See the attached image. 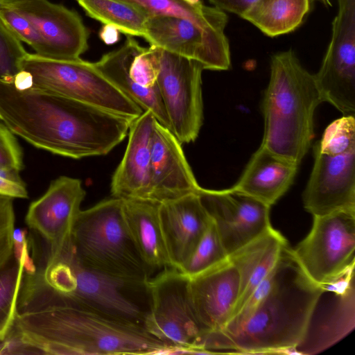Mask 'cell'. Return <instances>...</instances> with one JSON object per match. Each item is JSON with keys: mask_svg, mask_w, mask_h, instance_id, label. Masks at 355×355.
<instances>
[{"mask_svg": "<svg viewBox=\"0 0 355 355\" xmlns=\"http://www.w3.org/2000/svg\"><path fill=\"white\" fill-rule=\"evenodd\" d=\"M197 193L210 214L229 256L272 227L270 207L232 190L200 187Z\"/></svg>", "mask_w": 355, "mask_h": 355, "instance_id": "obj_14", "label": "cell"}, {"mask_svg": "<svg viewBox=\"0 0 355 355\" xmlns=\"http://www.w3.org/2000/svg\"><path fill=\"white\" fill-rule=\"evenodd\" d=\"M241 277L228 259L189 278V290L199 322L207 332L222 330L231 318L241 291Z\"/></svg>", "mask_w": 355, "mask_h": 355, "instance_id": "obj_19", "label": "cell"}, {"mask_svg": "<svg viewBox=\"0 0 355 355\" xmlns=\"http://www.w3.org/2000/svg\"><path fill=\"white\" fill-rule=\"evenodd\" d=\"M355 210L313 216L308 235L291 252L305 274L315 283H336L355 264Z\"/></svg>", "mask_w": 355, "mask_h": 355, "instance_id": "obj_9", "label": "cell"}, {"mask_svg": "<svg viewBox=\"0 0 355 355\" xmlns=\"http://www.w3.org/2000/svg\"><path fill=\"white\" fill-rule=\"evenodd\" d=\"M200 188L182 144L169 129L155 120L147 201L161 204L197 193Z\"/></svg>", "mask_w": 355, "mask_h": 355, "instance_id": "obj_18", "label": "cell"}, {"mask_svg": "<svg viewBox=\"0 0 355 355\" xmlns=\"http://www.w3.org/2000/svg\"><path fill=\"white\" fill-rule=\"evenodd\" d=\"M147 282L88 267L76 257L70 244L34 270H24L17 313L83 306L144 327L150 309Z\"/></svg>", "mask_w": 355, "mask_h": 355, "instance_id": "obj_3", "label": "cell"}, {"mask_svg": "<svg viewBox=\"0 0 355 355\" xmlns=\"http://www.w3.org/2000/svg\"><path fill=\"white\" fill-rule=\"evenodd\" d=\"M314 163L302 194L313 216L355 210V150L328 155L313 146Z\"/></svg>", "mask_w": 355, "mask_h": 355, "instance_id": "obj_16", "label": "cell"}, {"mask_svg": "<svg viewBox=\"0 0 355 355\" xmlns=\"http://www.w3.org/2000/svg\"><path fill=\"white\" fill-rule=\"evenodd\" d=\"M143 37L150 46L200 62L204 69L224 71L231 67L225 31L183 18L154 15L148 17Z\"/></svg>", "mask_w": 355, "mask_h": 355, "instance_id": "obj_12", "label": "cell"}, {"mask_svg": "<svg viewBox=\"0 0 355 355\" xmlns=\"http://www.w3.org/2000/svg\"><path fill=\"white\" fill-rule=\"evenodd\" d=\"M85 194L80 180L60 176L31 203L25 222L49 244L48 257L58 256L71 244L73 227Z\"/></svg>", "mask_w": 355, "mask_h": 355, "instance_id": "obj_15", "label": "cell"}, {"mask_svg": "<svg viewBox=\"0 0 355 355\" xmlns=\"http://www.w3.org/2000/svg\"><path fill=\"white\" fill-rule=\"evenodd\" d=\"M159 216L171 267L179 270L212 218L197 193L159 204Z\"/></svg>", "mask_w": 355, "mask_h": 355, "instance_id": "obj_20", "label": "cell"}, {"mask_svg": "<svg viewBox=\"0 0 355 355\" xmlns=\"http://www.w3.org/2000/svg\"><path fill=\"white\" fill-rule=\"evenodd\" d=\"M311 0H259L243 15L269 37L287 34L303 23Z\"/></svg>", "mask_w": 355, "mask_h": 355, "instance_id": "obj_26", "label": "cell"}, {"mask_svg": "<svg viewBox=\"0 0 355 355\" xmlns=\"http://www.w3.org/2000/svg\"><path fill=\"white\" fill-rule=\"evenodd\" d=\"M24 1L25 0H0V8H10L13 5Z\"/></svg>", "mask_w": 355, "mask_h": 355, "instance_id": "obj_39", "label": "cell"}, {"mask_svg": "<svg viewBox=\"0 0 355 355\" xmlns=\"http://www.w3.org/2000/svg\"><path fill=\"white\" fill-rule=\"evenodd\" d=\"M19 171L0 167V195L12 198H27L26 185L19 174Z\"/></svg>", "mask_w": 355, "mask_h": 355, "instance_id": "obj_36", "label": "cell"}, {"mask_svg": "<svg viewBox=\"0 0 355 355\" xmlns=\"http://www.w3.org/2000/svg\"><path fill=\"white\" fill-rule=\"evenodd\" d=\"M299 166L261 145L230 188L271 207L290 189Z\"/></svg>", "mask_w": 355, "mask_h": 355, "instance_id": "obj_23", "label": "cell"}, {"mask_svg": "<svg viewBox=\"0 0 355 355\" xmlns=\"http://www.w3.org/2000/svg\"><path fill=\"white\" fill-rule=\"evenodd\" d=\"M227 258L228 255L212 219L195 250L179 270L191 278L223 262Z\"/></svg>", "mask_w": 355, "mask_h": 355, "instance_id": "obj_30", "label": "cell"}, {"mask_svg": "<svg viewBox=\"0 0 355 355\" xmlns=\"http://www.w3.org/2000/svg\"><path fill=\"white\" fill-rule=\"evenodd\" d=\"M331 40L314 74L323 102L344 115L355 112V0H337Z\"/></svg>", "mask_w": 355, "mask_h": 355, "instance_id": "obj_11", "label": "cell"}, {"mask_svg": "<svg viewBox=\"0 0 355 355\" xmlns=\"http://www.w3.org/2000/svg\"><path fill=\"white\" fill-rule=\"evenodd\" d=\"M288 245L272 227L228 256L241 277L239 305H243L277 263Z\"/></svg>", "mask_w": 355, "mask_h": 355, "instance_id": "obj_24", "label": "cell"}, {"mask_svg": "<svg viewBox=\"0 0 355 355\" xmlns=\"http://www.w3.org/2000/svg\"><path fill=\"white\" fill-rule=\"evenodd\" d=\"M147 283L150 309L144 328L178 353H203L207 332L196 313L189 278L166 267Z\"/></svg>", "mask_w": 355, "mask_h": 355, "instance_id": "obj_8", "label": "cell"}, {"mask_svg": "<svg viewBox=\"0 0 355 355\" xmlns=\"http://www.w3.org/2000/svg\"><path fill=\"white\" fill-rule=\"evenodd\" d=\"M92 19L111 25L129 36L142 37L149 17L141 9L123 0H76Z\"/></svg>", "mask_w": 355, "mask_h": 355, "instance_id": "obj_28", "label": "cell"}, {"mask_svg": "<svg viewBox=\"0 0 355 355\" xmlns=\"http://www.w3.org/2000/svg\"><path fill=\"white\" fill-rule=\"evenodd\" d=\"M323 317L310 322L305 336L295 354H315L329 348L354 327V269L333 284V299Z\"/></svg>", "mask_w": 355, "mask_h": 355, "instance_id": "obj_22", "label": "cell"}, {"mask_svg": "<svg viewBox=\"0 0 355 355\" xmlns=\"http://www.w3.org/2000/svg\"><path fill=\"white\" fill-rule=\"evenodd\" d=\"M189 1H191L193 3H197V2L200 1V0H189Z\"/></svg>", "mask_w": 355, "mask_h": 355, "instance_id": "obj_41", "label": "cell"}, {"mask_svg": "<svg viewBox=\"0 0 355 355\" xmlns=\"http://www.w3.org/2000/svg\"><path fill=\"white\" fill-rule=\"evenodd\" d=\"M6 338L14 354L178 353L142 326L83 306L17 313Z\"/></svg>", "mask_w": 355, "mask_h": 355, "instance_id": "obj_2", "label": "cell"}, {"mask_svg": "<svg viewBox=\"0 0 355 355\" xmlns=\"http://www.w3.org/2000/svg\"><path fill=\"white\" fill-rule=\"evenodd\" d=\"M71 247L83 263L112 275L146 282L154 272L137 249L119 198L112 197L80 210Z\"/></svg>", "mask_w": 355, "mask_h": 355, "instance_id": "obj_6", "label": "cell"}, {"mask_svg": "<svg viewBox=\"0 0 355 355\" xmlns=\"http://www.w3.org/2000/svg\"><path fill=\"white\" fill-rule=\"evenodd\" d=\"M317 149L328 155H340L355 150V119L344 115L331 122L322 137L315 144Z\"/></svg>", "mask_w": 355, "mask_h": 355, "instance_id": "obj_31", "label": "cell"}, {"mask_svg": "<svg viewBox=\"0 0 355 355\" xmlns=\"http://www.w3.org/2000/svg\"><path fill=\"white\" fill-rule=\"evenodd\" d=\"M15 135L4 123H0V167L20 171L23 155Z\"/></svg>", "mask_w": 355, "mask_h": 355, "instance_id": "obj_35", "label": "cell"}, {"mask_svg": "<svg viewBox=\"0 0 355 355\" xmlns=\"http://www.w3.org/2000/svg\"><path fill=\"white\" fill-rule=\"evenodd\" d=\"M0 119L33 146L72 159L107 154L127 136L135 120L2 80Z\"/></svg>", "mask_w": 355, "mask_h": 355, "instance_id": "obj_1", "label": "cell"}, {"mask_svg": "<svg viewBox=\"0 0 355 355\" xmlns=\"http://www.w3.org/2000/svg\"><path fill=\"white\" fill-rule=\"evenodd\" d=\"M314 74L292 50L273 55L261 110L264 132L261 146L300 165L314 137V114L322 103Z\"/></svg>", "mask_w": 355, "mask_h": 355, "instance_id": "obj_5", "label": "cell"}, {"mask_svg": "<svg viewBox=\"0 0 355 355\" xmlns=\"http://www.w3.org/2000/svg\"><path fill=\"white\" fill-rule=\"evenodd\" d=\"M28 86L51 92L105 111L135 119L144 111L93 66L78 60H56L28 53L20 63Z\"/></svg>", "mask_w": 355, "mask_h": 355, "instance_id": "obj_7", "label": "cell"}, {"mask_svg": "<svg viewBox=\"0 0 355 355\" xmlns=\"http://www.w3.org/2000/svg\"><path fill=\"white\" fill-rule=\"evenodd\" d=\"M37 29L46 47V57L78 60L88 49L89 31L74 10L48 0H25L10 7Z\"/></svg>", "mask_w": 355, "mask_h": 355, "instance_id": "obj_17", "label": "cell"}, {"mask_svg": "<svg viewBox=\"0 0 355 355\" xmlns=\"http://www.w3.org/2000/svg\"><path fill=\"white\" fill-rule=\"evenodd\" d=\"M119 31L111 25L104 24L100 31L101 39L107 44H112L119 39Z\"/></svg>", "mask_w": 355, "mask_h": 355, "instance_id": "obj_38", "label": "cell"}, {"mask_svg": "<svg viewBox=\"0 0 355 355\" xmlns=\"http://www.w3.org/2000/svg\"><path fill=\"white\" fill-rule=\"evenodd\" d=\"M155 120L144 111L131 123L125 153L111 180L113 198L147 201Z\"/></svg>", "mask_w": 355, "mask_h": 355, "instance_id": "obj_21", "label": "cell"}, {"mask_svg": "<svg viewBox=\"0 0 355 355\" xmlns=\"http://www.w3.org/2000/svg\"><path fill=\"white\" fill-rule=\"evenodd\" d=\"M326 288L305 274L288 244L276 264L269 291L234 333L211 340L207 352L293 354Z\"/></svg>", "mask_w": 355, "mask_h": 355, "instance_id": "obj_4", "label": "cell"}, {"mask_svg": "<svg viewBox=\"0 0 355 355\" xmlns=\"http://www.w3.org/2000/svg\"><path fill=\"white\" fill-rule=\"evenodd\" d=\"M98 71L113 86L144 111L170 130L168 118L156 82L159 70V49L150 46L135 56L127 49L106 55L99 62Z\"/></svg>", "mask_w": 355, "mask_h": 355, "instance_id": "obj_13", "label": "cell"}, {"mask_svg": "<svg viewBox=\"0 0 355 355\" xmlns=\"http://www.w3.org/2000/svg\"><path fill=\"white\" fill-rule=\"evenodd\" d=\"M134 4L148 16L166 15L194 21L205 28L225 31L228 17L226 12L201 1L189 0H123Z\"/></svg>", "mask_w": 355, "mask_h": 355, "instance_id": "obj_27", "label": "cell"}, {"mask_svg": "<svg viewBox=\"0 0 355 355\" xmlns=\"http://www.w3.org/2000/svg\"><path fill=\"white\" fill-rule=\"evenodd\" d=\"M123 209L133 241L145 263L154 272L171 267L160 225L159 204L123 200Z\"/></svg>", "mask_w": 355, "mask_h": 355, "instance_id": "obj_25", "label": "cell"}, {"mask_svg": "<svg viewBox=\"0 0 355 355\" xmlns=\"http://www.w3.org/2000/svg\"><path fill=\"white\" fill-rule=\"evenodd\" d=\"M313 1L320 2L325 7H330L331 6V3L330 0H313Z\"/></svg>", "mask_w": 355, "mask_h": 355, "instance_id": "obj_40", "label": "cell"}, {"mask_svg": "<svg viewBox=\"0 0 355 355\" xmlns=\"http://www.w3.org/2000/svg\"><path fill=\"white\" fill-rule=\"evenodd\" d=\"M215 7L242 17L259 0H209Z\"/></svg>", "mask_w": 355, "mask_h": 355, "instance_id": "obj_37", "label": "cell"}, {"mask_svg": "<svg viewBox=\"0 0 355 355\" xmlns=\"http://www.w3.org/2000/svg\"><path fill=\"white\" fill-rule=\"evenodd\" d=\"M19 259L14 257L0 269V341L3 340L17 314V299L25 270L35 268L28 254V245L19 252Z\"/></svg>", "mask_w": 355, "mask_h": 355, "instance_id": "obj_29", "label": "cell"}, {"mask_svg": "<svg viewBox=\"0 0 355 355\" xmlns=\"http://www.w3.org/2000/svg\"><path fill=\"white\" fill-rule=\"evenodd\" d=\"M0 18L20 40L29 45L36 54L46 57L45 43L37 29L22 15L10 8H0Z\"/></svg>", "mask_w": 355, "mask_h": 355, "instance_id": "obj_33", "label": "cell"}, {"mask_svg": "<svg viewBox=\"0 0 355 355\" xmlns=\"http://www.w3.org/2000/svg\"><path fill=\"white\" fill-rule=\"evenodd\" d=\"M159 49L157 86L163 101L170 130L180 142L198 137L203 121L202 65L192 59Z\"/></svg>", "mask_w": 355, "mask_h": 355, "instance_id": "obj_10", "label": "cell"}, {"mask_svg": "<svg viewBox=\"0 0 355 355\" xmlns=\"http://www.w3.org/2000/svg\"><path fill=\"white\" fill-rule=\"evenodd\" d=\"M15 222L13 198L0 195V269L13 258Z\"/></svg>", "mask_w": 355, "mask_h": 355, "instance_id": "obj_34", "label": "cell"}, {"mask_svg": "<svg viewBox=\"0 0 355 355\" xmlns=\"http://www.w3.org/2000/svg\"><path fill=\"white\" fill-rule=\"evenodd\" d=\"M27 53L20 40L0 18V80L13 81Z\"/></svg>", "mask_w": 355, "mask_h": 355, "instance_id": "obj_32", "label": "cell"}]
</instances>
